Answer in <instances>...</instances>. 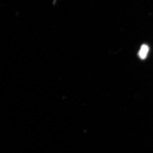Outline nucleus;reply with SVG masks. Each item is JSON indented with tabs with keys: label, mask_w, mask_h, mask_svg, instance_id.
Instances as JSON below:
<instances>
[{
	"label": "nucleus",
	"mask_w": 153,
	"mask_h": 153,
	"mask_svg": "<svg viewBox=\"0 0 153 153\" xmlns=\"http://www.w3.org/2000/svg\"><path fill=\"white\" fill-rule=\"evenodd\" d=\"M149 47L147 45H143L141 47L140 49L138 55L140 59L144 60L147 57L149 52Z\"/></svg>",
	"instance_id": "nucleus-1"
}]
</instances>
